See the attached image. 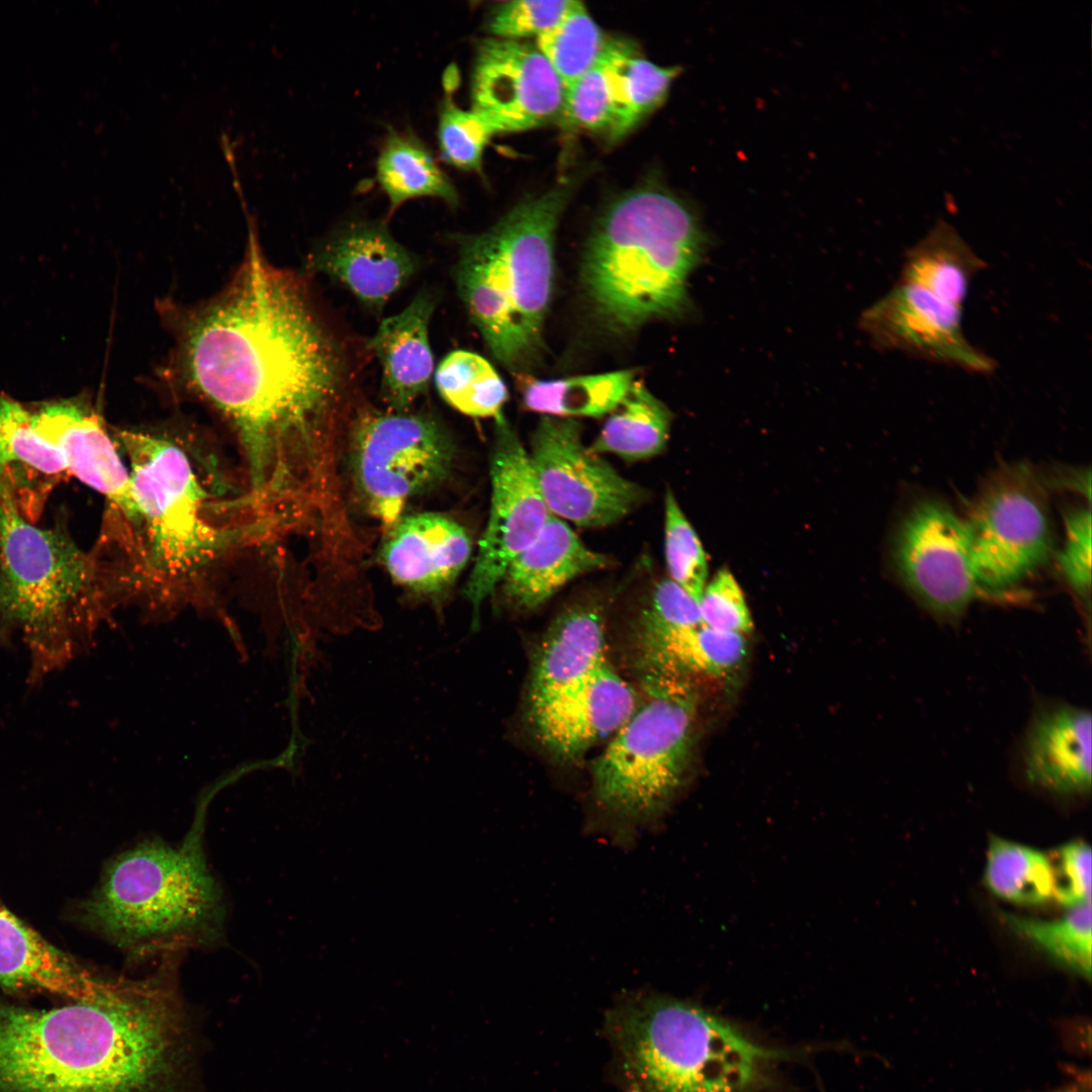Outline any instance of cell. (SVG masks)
I'll use <instances>...</instances> for the list:
<instances>
[{
  "label": "cell",
  "instance_id": "cell-1",
  "mask_svg": "<svg viewBox=\"0 0 1092 1092\" xmlns=\"http://www.w3.org/2000/svg\"><path fill=\"white\" fill-rule=\"evenodd\" d=\"M194 387L233 425L254 502L291 512L336 487V441L363 358L299 276L251 241L243 266L184 340Z\"/></svg>",
  "mask_w": 1092,
  "mask_h": 1092
},
{
  "label": "cell",
  "instance_id": "cell-2",
  "mask_svg": "<svg viewBox=\"0 0 1092 1092\" xmlns=\"http://www.w3.org/2000/svg\"><path fill=\"white\" fill-rule=\"evenodd\" d=\"M176 964L112 978L91 1001L34 1010L0 1006V1092H158L180 1065Z\"/></svg>",
  "mask_w": 1092,
  "mask_h": 1092
},
{
  "label": "cell",
  "instance_id": "cell-3",
  "mask_svg": "<svg viewBox=\"0 0 1092 1092\" xmlns=\"http://www.w3.org/2000/svg\"><path fill=\"white\" fill-rule=\"evenodd\" d=\"M708 243L695 209L671 190L652 183L624 193L604 211L584 250L581 284L593 311L619 333L680 316Z\"/></svg>",
  "mask_w": 1092,
  "mask_h": 1092
},
{
  "label": "cell",
  "instance_id": "cell-4",
  "mask_svg": "<svg viewBox=\"0 0 1092 1092\" xmlns=\"http://www.w3.org/2000/svg\"><path fill=\"white\" fill-rule=\"evenodd\" d=\"M105 567L64 529L37 528L0 492V645L16 633L39 684L89 644L111 599Z\"/></svg>",
  "mask_w": 1092,
  "mask_h": 1092
},
{
  "label": "cell",
  "instance_id": "cell-5",
  "mask_svg": "<svg viewBox=\"0 0 1092 1092\" xmlns=\"http://www.w3.org/2000/svg\"><path fill=\"white\" fill-rule=\"evenodd\" d=\"M201 837L195 825L178 846L147 840L120 853L84 906L86 921L132 959L216 942L223 900Z\"/></svg>",
  "mask_w": 1092,
  "mask_h": 1092
},
{
  "label": "cell",
  "instance_id": "cell-6",
  "mask_svg": "<svg viewBox=\"0 0 1092 1092\" xmlns=\"http://www.w3.org/2000/svg\"><path fill=\"white\" fill-rule=\"evenodd\" d=\"M607 1032L626 1092H754L779 1058L707 1011L655 994L624 998Z\"/></svg>",
  "mask_w": 1092,
  "mask_h": 1092
},
{
  "label": "cell",
  "instance_id": "cell-7",
  "mask_svg": "<svg viewBox=\"0 0 1092 1092\" xmlns=\"http://www.w3.org/2000/svg\"><path fill=\"white\" fill-rule=\"evenodd\" d=\"M575 186L572 178L527 198L486 232L457 242L455 285L470 320L514 343L529 366L542 349L555 232Z\"/></svg>",
  "mask_w": 1092,
  "mask_h": 1092
},
{
  "label": "cell",
  "instance_id": "cell-8",
  "mask_svg": "<svg viewBox=\"0 0 1092 1092\" xmlns=\"http://www.w3.org/2000/svg\"><path fill=\"white\" fill-rule=\"evenodd\" d=\"M646 697L592 768L601 811L626 828L656 819L679 791L692 754L698 697L691 678L643 676Z\"/></svg>",
  "mask_w": 1092,
  "mask_h": 1092
},
{
  "label": "cell",
  "instance_id": "cell-9",
  "mask_svg": "<svg viewBox=\"0 0 1092 1092\" xmlns=\"http://www.w3.org/2000/svg\"><path fill=\"white\" fill-rule=\"evenodd\" d=\"M129 459L144 570L157 582H193L236 540L216 523L214 498L186 449L162 435L119 431Z\"/></svg>",
  "mask_w": 1092,
  "mask_h": 1092
},
{
  "label": "cell",
  "instance_id": "cell-10",
  "mask_svg": "<svg viewBox=\"0 0 1092 1092\" xmlns=\"http://www.w3.org/2000/svg\"><path fill=\"white\" fill-rule=\"evenodd\" d=\"M451 437L427 413L360 408L352 417L349 469L364 510L388 530L406 503L439 485L454 460Z\"/></svg>",
  "mask_w": 1092,
  "mask_h": 1092
},
{
  "label": "cell",
  "instance_id": "cell-11",
  "mask_svg": "<svg viewBox=\"0 0 1092 1092\" xmlns=\"http://www.w3.org/2000/svg\"><path fill=\"white\" fill-rule=\"evenodd\" d=\"M529 458L549 512L578 527L611 525L645 497L641 486L588 451L574 419L544 416L531 437Z\"/></svg>",
  "mask_w": 1092,
  "mask_h": 1092
},
{
  "label": "cell",
  "instance_id": "cell-12",
  "mask_svg": "<svg viewBox=\"0 0 1092 1092\" xmlns=\"http://www.w3.org/2000/svg\"><path fill=\"white\" fill-rule=\"evenodd\" d=\"M490 457L491 500L471 573L463 588L477 626L483 601L498 586L510 563L540 534L549 512L529 453L504 417L494 418Z\"/></svg>",
  "mask_w": 1092,
  "mask_h": 1092
},
{
  "label": "cell",
  "instance_id": "cell-13",
  "mask_svg": "<svg viewBox=\"0 0 1092 1092\" xmlns=\"http://www.w3.org/2000/svg\"><path fill=\"white\" fill-rule=\"evenodd\" d=\"M894 560L906 586L938 618H959L980 590L965 519L941 502L922 500L907 513Z\"/></svg>",
  "mask_w": 1092,
  "mask_h": 1092
},
{
  "label": "cell",
  "instance_id": "cell-14",
  "mask_svg": "<svg viewBox=\"0 0 1092 1092\" xmlns=\"http://www.w3.org/2000/svg\"><path fill=\"white\" fill-rule=\"evenodd\" d=\"M980 589H1008L1043 565L1052 550L1046 509L1035 489L1006 481L988 490L965 519Z\"/></svg>",
  "mask_w": 1092,
  "mask_h": 1092
},
{
  "label": "cell",
  "instance_id": "cell-15",
  "mask_svg": "<svg viewBox=\"0 0 1092 1092\" xmlns=\"http://www.w3.org/2000/svg\"><path fill=\"white\" fill-rule=\"evenodd\" d=\"M564 87L536 46L489 37L478 43L470 81L471 110L495 133L558 120Z\"/></svg>",
  "mask_w": 1092,
  "mask_h": 1092
},
{
  "label": "cell",
  "instance_id": "cell-16",
  "mask_svg": "<svg viewBox=\"0 0 1092 1092\" xmlns=\"http://www.w3.org/2000/svg\"><path fill=\"white\" fill-rule=\"evenodd\" d=\"M962 324L963 307L899 280L860 318L863 331L881 349L971 373L993 372L996 362L968 341Z\"/></svg>",
  "mask_w": 1092,
  "mask_h": 1092
},
{
  "label": "cell",
  "instance_id": "cell-17",
  "mask_svg": "<svg viewBox=\"0 0 1092 1092\" xmlns=\"http://www.w3.org/2000/svg\"><path fill=\"white\" fill-rule=\"evenodd\" d=\"M636 707L634 689L607 661L581 682L528 709V715L543 748L569 760L611 738Z\"/></svg>",
  "mask_w": 1092,
  "mask_h": 1092
},
{
  "label": "cell",
  "instance_id": "cell-18",
  "mask_svg": "<svg viewBox=\"0 0 1092 1092\" xmlns=\"http://www.w3.org/2000/svg\"><path fill=\"white\" fill-rule=\"evenodd\" d=\"M472 552L467 530L438 513L402 516L388 530L380 561L392 580L421 599L439 603Z\"/></svg>",
  "mask_w": 1092,
  "mask_h": 1092
},
{
  "label": "cell",
  "instance_id": "cell-19",
  "mask_svg": "<svg viewBox=\"0 0 1092 1092\" xmlns=\"http://www.w3.org/2000/svg\"><path fill=\"white\" fill-rule=\"evenodd\" d=\"M33 422L38 433L61 451L69 473L135 523L129 471L96 413L73 399L59 400L41 405Z\"/></svg>",
  "mask_w": 1092,
  "mask_h": 1092
},
{
  "label": "cell",
  "instance_id": "cell-20",
  "mask_svg": "<svg viewBox=\"0 0 1092 1092\" xmlns=\"http://www.w3.org/2000/svg\"><path fill=\"white\" fill-rule=\"evenodd\" d=\"M312 270L380 310L416 274L419 261L381 222H358L329 239L310 259Z\"/></svg>",
  "mask_w": 1092,
  "mask_h": 1092
},
{
  "label": "cell",
  "instance_id": "cell-21",
  "mask_svg": "<svg viewBox=\"0 0 1092 1092\" xmlns=\"http://www.w3.org/2000/svg\"><path fill=\"white\" fill-rule=\"evenodd\" d=\"M1026 781L1062 797L1091 791V715L1068 704L1046 705L1030 719L1020 746Z\"/></svg>",
  "mask_w": 1092,
  "mask_h": 1092
},
{
  "label": "cell",
  "instance_id": "cell-22",
  "mask_svg": "<svg viewBox=\"0 0 1092 1092\" xmlns=\"http://www.w3.org/2000/svg\"><path fill=\"white\" fill-rule=\"evenodd\" d=\"M633 631V647L643 676L725 677L739 667L746 655L743 635L717 631L704 624L670 625L644 611Z\"/></svg>",
  "mask_w": 1092,
  "mask_h": 1092
},
{
  "label": "cell",
  "instance_id": "cell-23",
  "mask_svg": "<svg viewBox=\"0 0 1092 1092\" xmlns=\"http://www.w3.org/2000/svg\"><path fill=\"white\" fill-rule=\"evenodd\" d=\"M605 614L579 603L561 612L544 633L532 665L528 709L576 686L608 661Z\"/></svg>",
  "mask_w": 1092,
  "mask_h": 1092
},
{
  "label": "cell",
  "instance_id": "cell-24",
  "mask_svg": "<svg viewBox=\"0 0 1092 1092\" xmlns=\"http://www.w3.org/2000/svg\"><path fill=\"white\" fill-rule=\"evenodd\" d=\"M111 978L93 974L47 941L0 902V986L91 1001Z\"/></svg>",
  "mask_w": 1092,
  "mask_h": 1092
},
{
  "label": "cell",
  "instance_id": "cell-25",
  "mask_svg": "<svg viewBox=\"0 0 1092 1092\" xmlns=\"http://www.w3.org/2000/svg\"><path fill=\"white\" fill-rule=\"evenodd\" d=\"M436 298L420 291L398 313L384 318L367 342L381 366V393L389 410L410 411L428 390L434 370L429 326Z\"/></svg>",
  "mask_w": 1092,
  "mask_h": 1092
},
{
  "label": "cell",
  "instance_id": "cell-26",
  "mask_svg": "<svg viewBox=\"0 0 1092 1092\" xmlns=\"http://www.w3.org/2000/svg\"><path fill=\"white\" fill-rule=\"evenodd\" d=\"M609 564L607 556L587 548L551 514L537 538L510 563L498 585L512 607L531 611L576 576Z\"/></svg>",
  "mask_w": 1092,
  "mask_h": 1092
},
{
  "label": "cell",
  "instance_id": "cell-27",
  "mask_svg": "<svg viewBox=\"0 0 1092 1092\" xmlns=\"http://www.w3.org/2000/svg\"><path fill=\"white\" fill-rule=\"evenodd\" d=\"M67 473L63 454L38 433L33 414L0 392V491L28 514Z\"/></svg>",
  "mask_w": 1092,
  "mask_h": 1092
},
{
  "label": "cell",
  "instance_id": "cell-28",
  "mask_svg": "<svg viewBox=\"0 0 1092 1092\" xmlns=\"http://www.w3.org/2000/svg\"><path fill=\"white\" fill-rule=\"evenodd\" d=\"M985 268L960 234L939 222L906 252L899 281L963 307L973 279Z\"/></svg>",
  "mask_w": 1092,
  "mask_h": 1092
},
{
  "label": "cell",
  "instance_id": "cell-29",
  "mask_svg": "<svg viewBox=\"0 0 1092 1092\" xmlns=\"http://www.w3.org/2000/svg\"><path fill=\"white\" fill-rule=\"evenodd\" d=\"M606 54L614 102L608 135L617 141L663 103L680 68L658 66L615 39L608 40Z\"/></svg>",
  "mask_w": 1092,
  "mask_h": 1092
},
{
  "label": "cell",
  "instance_id": "cell-30",
  "mask_svg": "<svg viewBox=\"0 0 1092 1092\" xmlns=\"http://www.w3.org/2000/svg\"><path fill=\"white\" fill-rule=\"evenodd\" d=\"M588 451L612 453L629 461L659 454L665 447L671 413L641 382L634 381Z\"/></svg>",
  "mask_w": 1092,
  "mask_h": 1092
},
{
  "label": "cell",
  "instance_id": "cell-31",
  "mask_svg": "<svg viewBox=\"0 0 1092 1092\" xmlns=\"http://www.w3.org/2000/svg\"><path fill=\"white\" fill-rule=\"evenodd\" d=\"M376 179L391 211L420 197L439 198L452 206L458 203L456 188L425 145L392 129L376 162Z\"/></svg>",
  "mask_w": 1092,
  "mask_h": 1092
},
{
  "label": "cell",
  "instance_id": "cell-32",
  "mask_svg": "<svg viewBox=\"0 0 1092 1092\" xmlns=\"http://www.w3.org/2000/svg\"><path fill=\"white\" fill-rule=\"evenodd\" d=\"M635 381L632 369L552 380L531 379L523 387L526 410L546 416L602 417L614 412Z\"/></svg>",
  "mask_w": 1092,
  "mask_h": 1092
},
{
  "label": "cell",
  "instance_id": "cell-33",
  "mask_svg": "<svg viewBox=\"0 0 1092 1092\" xmlns=\"http://www.w3.org/2000/svg\"><path fill=\"white\" fill-rule=\"evenodd\" d=\"M984 883L995 896L1021 906L1054 898V873L1043 852L998 836L989 839Z\"/></svg>",
  "mask_w": 1092,
  "mask_h": 1092
},
{
  "label": "cell",
  "instance_id": "cell-34",
  "mask_svg": "<svg viewBox=\"0 0 1092 1092\" xmlns=\"http://www.w3.org/2000/svg\"><path fill=\"white\" fill-rule=\"evenodd\" d=\"M434 381L450 406L474 418L498 417L509 396L493 366L470 351L455 350L446 355L436 369Z\"/></svg>",
  "mask_w": 1092,
  "mask_h": 1092
},
{
  "label": "cell",
  "instance_id": "cell-35",
  "mask_svg": "<svg viewBox=\"0 0 1092 1092\" xmlns=\"http://www.w3.org/2000/svg\"><path fill=\"white\" fill-rule=\"evenodd\" d=\"M1008 927L1061 968L1091 978V903L1071 907L1061 918L1039 920L1003 915Z\"/></svg>",
  "mask_w": 1092,
  "mask_h": 1092
},
{
  "label": "cell",
  "instance_id": "cell-36",
  "mask_svg": "<svg viewBox=\"0 0 1092 1092\" xmlns=\"http://www.w3.org/2000/svg\"><path fill=\"white\" fill-rule=\"evenodd\" d=\"M607 41L583 4L573 1L559 22L537 37L536 47L565 90L597 63Z\"/></svg>",
  "mask_w": 1092,
  "mask_h": 1092
},
{
  "label": "cell",
  "instance_id": "cell-37",
  "mask_svg": "<svg viewBox=\"0 0 1092 1092\" xmlns=\"http://www.w3.org/2000/svg\"><path fill=\"white\" fill-rule=\"evenodd\" d=\"M665 559L670 579L700 603L708 577L702 543L671 491L664 499Z\"/></svg>",
  "mask_w": 1092,
  "mask_h": 1092
},
{
  "label": "cell",
  "instance_id": "cell-38",
  "mask_svg": "<svg viewBox=\"0 0 1092 1092\" xmlns=\"http://www.w3.org/2000/svg\"><path fill=\"white\" fill-rule=\"evenodd\" d=\"M493 134V128L483 117L471 109L460 108L450 96L442 103L437 138L440 156L450 166L479 171L484 149Z\"/></svg>",
  "mask_w": 1092,
  "mask_h": 1092
},
{
  "label": "cell",
  "instance_id": "cell-39",
  "mask_svg": "<svg viewBox=\"0 0 1092 1092\" xmlns=\"http://www.w3.org/2000/svg\"><path fill=\"white\" fill-rule=\"evenodd\" d=\"M613 119L614 102L605 47L597 63L565 89L559 120L572 128L609 131Z\"/></svg>",
  "mask_w": 1092,
  "mask_h": 1092
},
{
  "label": "cell",
  "instance_id": "cell-40",
  "mask_svg": "<svg viewBox=\"0 0 1092 1092\" xmlns=\"http://www.w3.org/2000/svg\"><path fill=\"white\" fill-rule=\"evenodd\" d=\"M573 0H512L495 6L487 18L493 37L520 40L540 36L556 25Z\"/></svg>",
  "mask_w": 1092,
  "mask_h": 1092
},
{
  "label": "cell",
  "instance_id": "cell-41",
  "mask_svg": "<svg viewBox=\"0 0 1092 1092\" xmlns=\"http://www.w3.org/2000/svg\"><path fill=\"white\" fill-rule=\"evenodd\" d=\"M699 604L703 624L711 629L744 636L753 628L742 589L726 568L706 584Z\"/></svg>",
  "mask_w": 1092,
  "mask_h": 1092
},
{
  "label": "cell",
  "instance_id": "cell-42",
  "mask_svg": "<svg viewBox=\"0 0 1092 1092\" xmlns=\"http://www.w3.org/2000/svg\"><path fill=\"white\" fill-rule=\"evenodd\" d=\"M1054 898L1063 906L1091 903V848L1083 840L1067 842L1050 856Z\"/></svg>",
  "mask_w": 1092,
  "mask_h": 1092
},
{
  "label": "cell",
  "instance_id": "cell-43",
  "mask_svg": "<svg viewBox=\"0 0 1092 1092\" xmlns=\"http://www.w3.org/2000/svg\"><path fill=\"white\" fill-rule=\"evenodd\" d=\"M1060 571L1069 585L1086 598L1091 588V513L1073 510L1065 517V541L1058 554Z\"/></svg>",
  "mask_w": 1092,
  "mask_h": 1092
},
{
  "label": "cell",
  "instance_id": "cell-44",
  "mask_svg": "<svg viewBox=\"0 0 1092 1092\" xmlns=\"http://www.w3.org/2000/svg\"><path fill=\"white\" fill-rule=\"evenodd\" d=\"M643 611L670 625L703 624L699 602L670 578H663L655 584Z\"/></svg>",
  "mask_w": 1092,
  "mask_h": 1092
}]
</instances>
